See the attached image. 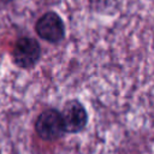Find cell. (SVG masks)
Wrapping results in <instances>:
<instances>
[{"mask_svg":"<svg viewBox=\"0 0 154 154\" xmlns=\"http://www.w3.org/2000/svg\"><path fill=\"white\" fill-rule=\"evenodd\" d=\"M42 54L40 42L32 36H20L16 40L12 48V60L22 70H29L36 66Z\"/></svg>","mask_w":154,"mask_h":154,"instance_id":"obj_1","label":"cell"},{"mask_svg":"<svg viewBox=\"0 0 154 154\" xmlns=\"http://www.w3.org/2000/svg\"><path fill=\"white\" fill-rule=\"evenodd\" d=\"M35 131L43 141H57L65 134L60 111L55 108L43 109L35 120Z\"/></svg>","mask_w":154,"mask_h":154,"instance_id":"obj_2","label":"cell"},{"mask_svg":"<svg viewBox=\"0 0 154 154\" xmlns=\"http://www.w3.org/2000/svg\"><path fill=\"white\" fill-rule=\"evenodd\" d=\"M37 36L48 43H59L65 38L66 30L63 18L54 11L45 12L35 23Z\"/></svg>","mask_w":154,"mask_h":154,"instance_id":"obj_3","label":"cell"},{"mask_svg":"<svg viewBox=\"0 0 154 154\" xmlns=\"http://www.w3.org/2000/svg\"><path fill=\"white\" fill-rule=\"evenodd\" d=\"M60 113L65 134H78L85 129L88 124V112L79 100L71 99L66 101Z\"/></svg>","mask_w":154,"mask_h":154,"instance_id":"obj_4","label":"cell"},{"mask_svg":"<svg viewBox=\"0 0 154 154\" xmlns=\"http://www.w3.org/2000/svg\"><path fill=\"white\" fill-rule=\"evenodd\" d=\"M90 7L99 13L113 14L118 11L119 4L118 0H90Z\"/></svg>","mask_w":154,"mask_h":154,"instance_id":"obj_5","label":"cell"},{"mask_svg":"<svg viewBox=\"0 0 154 154\" xmlns=\"http://www.w3.org/2000/svg\"><path fill=\"white\" fill-rule=\"evenodd\" d=\"M13 1L16 0H0V5H8V4H12Z\"/></svg>","mask_w":154,"mask_h":154,"instance_id":"obj_6","label":"cell"}]
</instances>
